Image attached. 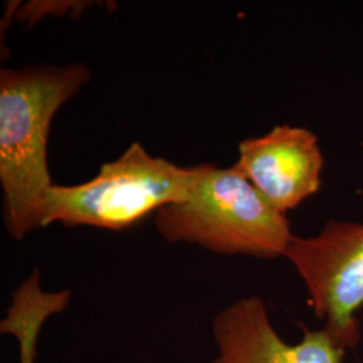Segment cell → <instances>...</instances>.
<instances>
[{"label": "cell", "instance_id": "6da1fadb", "mask_svg": "<svg viewBox=\"0 0 363 363\" xmlns=\"http://www.w3.org/2000/svg\"><path fill=\"white\" fill-rule=\"evenodd\" d=\"M91 79L84 62L0 72V184L3 220L13 240L40 229L52 187L48 145L52 118Z\"/></svg>", "mask_w": 363, "mask_h": 363}, {"label": "cell", "instance_id": "7a4b0ae2", "mask_svg": "<svg viewBox=\"0 0 363 363\" xmlns=\"http://www.w3.org/2000/svg\"><path fill=\"white\" fill-rule=\"evenodd\" d=\"M155 228L174 244L259 259L284 257L295 235L286 214L273 208L235 164H208L186 201L156 211Z\"/></svg>", "mask_w": 363, "mask_h": 363}, {"label": "cell", "instance_id": "3957f363", "mask_svg": "<svg viewBox=\"0 0 363 363\" xmlns=\"http://www.w3.org/2000/svg\"><path fill=\"white\" fill-rule=\"evenodd\" d=\"M206 167L178 166L132 143L124 154L104 163L91 181L52 184L42 208L40 229L52 223L113 232L130 229L160 208L186 201Z\"/></svg>", "mask_w": 363, "mask_h": 363}, {"label": "cell", "instance_id": "277c9868", "mask_svg": "<svg viewBox=\"0 0 363 363\" xmlns=\"http://www.w3.org/2000/svg\"><path fill=\"white\" fill-rule=\"evenodd\" d=\"M284 257L325 331L345 350H355L363 308V222L327 220L315 235H294Z\"/></svg>", "mask_w": 363, "mask_h": 363}, {"label": "cell", "instance_id": "5b68a950", "mask_svg": "<svg viewBox=\"0 0 363 363\" xmlns=\"http://www.w3.org/2000/svg\"><path fill=\"white\" fill-rule=\"evenodd\" d=\"M234 164L273 208L286 214L320 190L325 157L315 132L280 124L238 144Z\"/></svg>", "mask_w": 363, "mask_h": 363}, {"label": "cell", "instance_id": "8992f818", "mask_svg": "<svg viewBox=\"0 0 363 363\" xmlns=\"http://www.w3.org/2000/svg\"><path fill=\"white\" fill-rule=\"evenodd\" d=\"M217 355L210 363H343L346 350L325 331L303 328L298 343H288L273 327L259 296L238 298L214 318Z\"/></svg>", "mask_w": 363, "mask_h": 363}, {"label": "cell", "instance_id": "52a82bcc", "mask_svg": "<svg viewBox=\"0 0 363 363\" xmlns=\"http://www.w3.org/2000/svg\"><path fill=\"white\" fill-rule=\"evenodd\" d=\"M70 300L69 289L45 291L39 269H34L16 288L7 313L0 322V333L13 337L18 343L19 363L35 362L43 325L54 315L65 311Z\"/></svg>", "mask_w": 363, "mask_h": 363}, {"label": "cell", "instance_id": "ba28073f", "mask_svg": "<svg viewBox=\"0 0 363 363\" xmlns=\"http://www.w3.org/2000/svg\"><path fill=\"white\" fill-rule=\"evenodd\" d=\"M91 1H28L26 6L16 10L13 19L33 26L48 15L79 16L86 9L91 7Z\"/></svg>", "mask_w": 363, "mask_h": 363}]
</instances>
